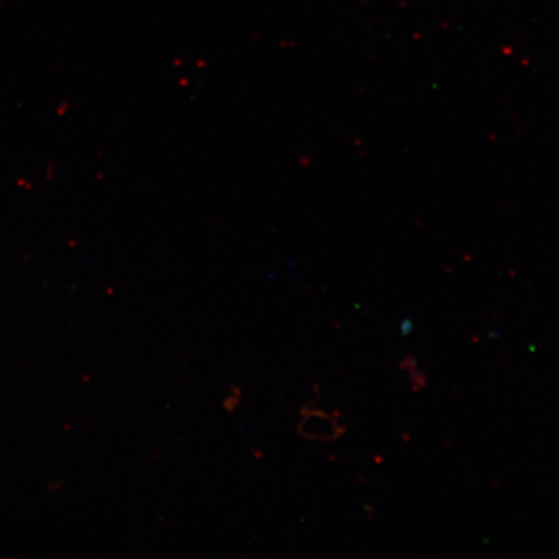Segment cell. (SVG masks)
Instances as JSON below:
<instances>
[{
    "instance_id": "obj_2",
    "label": "cell",
    "mask_w": 559,
    "mask_h": 559,
    "mask_svg": "<svg viewBox=\"0 0 559 559\" xmlns=\"http://www.w3.org/2000/svg\"><path fill=\"white\" fill-rule=\"evenodd\" d=\"M403 362L404 365L402 367L408 369L411 372V380L415 383V389L418 390L419 388H423L425 384L424 374L418 372L414 359H412V361L404 360Z\"/></svg>"
},
{
    "instance_id": "obj_1",
    "label": "cell",
    "mask_w": 559,
    "mask_h": 559,
    "mask_svg": "<svg viewBox=\"0 0 559 559\" xmlns=\"http://www.w3.org/2000/svg\"><path fill=\"white\" fill-rule=\"evenodd\" d=\"M300 432L304 437L314 440H333L344 435V428L332 416L320 414V412H310Z\"/></svg>"
}]
</instances>
